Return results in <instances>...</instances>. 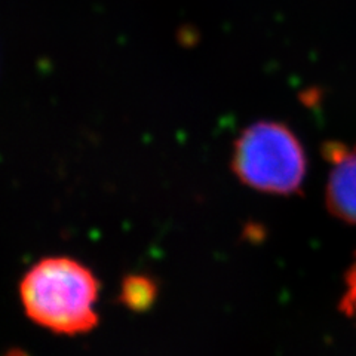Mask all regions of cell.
Wrapping results in <instances>:
<instances>
[{"label": "cell", "mask_w": 356, "mask_h": 356, "mask_svg": "<svg viewBox=\"0 0 356 356\" xmlns=\"http://www.w3.org/2000/svg\"><path fill=\"white\" fill-rule=\"evenodd\" d=\"M98 293L99 282L94 272L70 257L40 260L19 284L27 316L43 328L67 336L97 327Z\"/></svg>", "instance_id": "cell-1"}, {"label": "cell", "mask_w": 356, "mask_h": 356, "mask_svg": "<svg viewBox=\"0 0 356 356\" xmlns=\"http://www.w3.org/2000/svg\"><path fill=\"white\" fill-rule=\"evenodd\" d=\"M232 170L254 191L293 195L306 178V152L288 125L259 120L245 128L233 144Z\"/></svg>", "instance_id": "cell-2"}, {"label": "cell", "mask_w": 356, "mask_h": 356, "mask_svg": "<svg viewBox=\"0 0 356 356\" xmlns=\"http://www.w3.org/2000/svg\"><path fill=\"white\" fill-rule=\"evenodd\" d=\"M324 156L331 163L325 202L336 218L356 225V149L341 143H325Z\"/></svg>", "instance_id": "cell-3"}, {"label": "cell", "mask_w": 356, "mask_h": 356, "mask_svg": "<svg viewBox=\"0 0 356 356\" xmlns=\"http://www.w3.org/2000/svg\"><path fill=\"white\" fill-rule=\"evenodd\" d=\"M158 298V284L147 275L132 273L120 284L119 303L132 312H146L153 307Z\"/></svg>", "instance_id": "cell-4"}, {"label": "cell", "mask_w": 356, "mask_h": 356, "mask_svg": "<svg viewBox=\"0 0 356 356\" xmlns=\"http://www.w3.org/2000/svg\"><path fill=\"white\" fill-rule=\"evenodd\" d=\"M344 282H346V289H344V294L341 298L340 310L348 318L356 321V255L352 266L349 267V270L346 272Z\"/></svg>", "instance_id": "cell-5"}, {"label": "cell", "mask_w": 356, "mask_h": 356, "mask_svg": "<svg viewBox=\"0 0 356 356\" xmlns=\"http://www.w3.org/2000/svg\"><path fill=\"white\" fill-rule=\"evenodd\" d=\"M3 356H29V355L21 349H9Z\"/></svg>", "instance_id": "cell-6"}]
</instances>
